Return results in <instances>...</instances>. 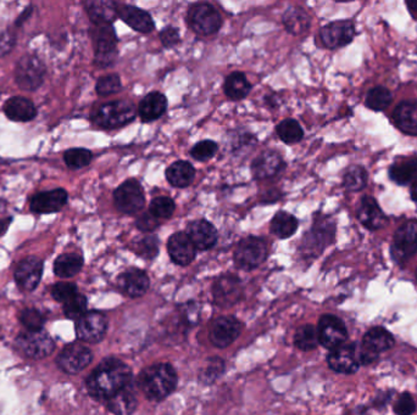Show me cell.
<instances>
[{"label":"cell","mask_w":417,"mask_h":415,"mask_svg":"<svg viewBox=\"0 0 417 415\" xmlns=\"http://www.w3.org/2000/svg\"><path fill=\"white\" fill-rule=\"evenodd\" d=\"M132 371L128 366L116 358H108L90 375L87 380V388L90 396L108 401L120 390L130 385Z\"/></svg>","instance_id":"cell-1"},{"label":"cell","mask_w":417,"mask_h":415,"mask_svg":"<svg viewBox=\"0 0 417 415\" xmlns=\"http://www.w3.org/2000/svg\"><path fill=\"white\" fill-rule=\"evenodd\" d=\"M138 383L145 397L152 401H162L174 392L177 385V373L170 364H154L140 373Z\"/></svg>","instance_id":"cell-2"},{"label":"cell","mask_w":417,"mask_h":415,"mask_svg":"<svg viewBox=\"0 0 417 415\" xmlns=\"http://www.w3.org/2000/svg\"><path fill=\"white\" fill-rule=\"evenodd\" d=\"M137 110L130 100H115L95 107L90 112L93 125L103 130H114L128 125L135 120Z\"/></svg>","instance_id":"cell-3"},{"label":"cell","mask_w":417,"mask_h":415,"mask_svg":"<svg viewBox=\"0 0 417 415\" xmlns=\"http://www.w3.org/2000/svg\"><path fill=\"white\" fill-rule=\"evenodd\" d=\"M336 235V223L332 218L320 216L315 218L314 224L309 232L304 234L301 240V252L306 259H315L328 245L332 244Z\"/></svg>","instance_id":"cell-4"},{"label":"cell","mask_w":417,"mask_h":415,"mask_svg":"<svg viewBox=\"0 0 417 415\" xmlns=\"http://www.w3.org/2000/svg\"><path fill=\"white\" fill-rule=\"evenodd\" d=\"M187 25L198 36L209 37L220 31L222 18L209 3H195L187 11Z\"/></svg>","instance_id":"cell-5"},{"label":"cell","mask_w":417,"mask_h":415,"mask_svg":"<svg viewBox=\"0 0 417 415\" xmlns=\"http://www.w3.org/2000/svg\"><path fill=\"white\" fill-rule=\"evenodd\" d=\"M47 68L41 58L28 54L18 60L15 67V83L20 89L35 92L44 83Z\"/></svg>","instance_id":"cell-6"},{"label":"cell","mask_w":417,"mask_h":415,"mask_svg":"<svg viewBox=\"0 0 417 415\" xmlns=\"http://www.w3.org/2000/svg\"><path fill=\"white\" fill-rule=\"evenodd\" d=\"M92 38L95 43V63L100 68H107L116 63L117 36L112 25L95 26L92 30Z\"/></svg>","instance_id":"cell-7"},{"label":"cell","mask_w":417,"mask_h":415,"mask_svg":"<svg viewBox=\"0 0 417 415\" xmlns=\"http://www.w3.org/2000/svg\"><path fill=\"white\" fill-rule=\"evenodd\" d=\"M269 256L267 242L258 237H247L239 241L234 251L236 266L246 271L255 269L264 264Z\"/></svg>","instance_id":"cell-8"},{"label":"cell","mask_w":417,"mask_h":415,"mask_svg":"<svg viewBox=\"0 0 417 415\" xmlns=\"http://www.w3.org/2000/svg\"><path fill=\"white\" fill-rule=\"evenodd\" d=\"M394 346V337L382 326H375L365 334L359 348V361L361 366L373 364L380 354Z\"/></svg>","instance_id":"cell-9"},{"label":"cell","mask_w":417,"mask_h":415,"mask_svg":"<svg viewBox=\"0 0 417 415\" xmlns=\"http://www.w3.org/2000/svg\"><path fill=\"white\" fill-rule=\"evenodd\" d=\"M114 202L117 210L122 213H139L145 205V195L142 184L135 179L126 180L114 192Z\"/></svg>","instance_id":"cell-10"},{"label":"cell","mask_w":417,"mask_h":415,"mask_svg":"<svg viewBox=\"0 0 417 415\" xmlns=\"http://www.w3.org/2000/svg\"><path fill=\"white\" fill-rule=\"evenodd\" d=\"M417 252V221H409L397 230L392 245V256L403 264Z\"/></svg>","instance_id":"cell-11"},{"label":"cell","mask_w":417,"mask_h":415,"mask_svg":"<svg viewBox=\"0 0 417 415\" xmlns=\"http://www.w3.org/2000/svg\"><path fill=\"white\" fill-rule=\"evenodd\" d=\"M355 37L354 23L349 20L333 21L323 26L320 31V39L328 49H339L353 42Z\"/></svg>","instance_id":"cell-12"},{"label":"cell","mask_w":417,"mask_h":415,"mask_svg":"<svg viewBox=\"0 0 417 415\" xmlns=\"http://www.w3.org/2000/svg\"><path fill=\"white\" fill-rule=\"evenodd\" d=\"M18 347L28 357L44 358L54 351V342L45 331H25L18 337Z\"/></svg>","instance_id":"cell-13"},{"label":"cell","mask_w":417,"mask_h":415,"mask_svg":"<svg viewBox=\"0 0 417 415\" xmlns=\"http://www.w3.org/2000/svg\"><path fill=\"white\" fill-rule=\"evenodd\" d=\"M318 334L320 344L328 349L339 347L348 339L346 324L332 314H326L321 317L318 326Z\"/></svg>","instance_id":"cell-14"},{"label":"cell","mask_w":417,"mask_h":415,"mask_svg":"<svg viewBox=\"0 0 417 415\" xmlns=\"http://www.w3.org/2000/svg\"><path fill=\"white\" fill-rule=\"evenodd\" d=\"M68 201V194L63 187L37 192L30 199V210L33 213H56L63 210Z\"/></svg>","instance_id":"cell-15"},{"label":"cell","mask_w":417,"mask_h":415,"mask_svg":"<svg viewBox=\"0 0 417 415\" xmlns=\"http://www.w3.org/2000/svg\"><path fill=\"white\" fill-rule=\"evenodd\" d=\"M93 359L88 347L81 344H71L64 348L58 357V366L68 374H77L90 366Z\"/></svg>","instance_id":"cell-16"},{"label":"cell","mask_w":417,"mask_h":415,"mask_svg":"<svg viewBox=\"0 0 417 415\" xmlns=\"http://www.w3.org/2000/svg\"><path fill=\"white\" fill-rule=\"evenodd\" d=\"M107 329H108V321L102 313L87 312L77 321V336L85 342H90V344L99 342L103 339Z\"/></svg>","instance_id":"cell-17"},{"label":"cell","mask_w":417,"mask_h":415,"mask_svg":"<svg viewBox=\"0 0 417 415\" xmlns=\"http://www.w3.org/2000/svg\"><path fill=\"white\" fill-rule=\"evenodd\" d=\"M328 366L341 374H354L359 371V348L355 344L342 345L328 354Z\"/></svg>","instance_id":"cell-18"},{"label":"cell","mask_w":417,"mask_h":415,"mask_svg":"<svg viewBox=\"0 0 417 415\" xmlns=\"http://www.w3.org/2000/svg\"><path fill=\"white\" fill-rule=\"evenodd\" d=\"M242 323L234 317H221L216 319L210 331L209 337L216 347H229L238 339V336L242 333Z\"/></svg>","instance_id":"cell-19"},{"label":"cell","mask_w":417,"mask_h":415,"mask_svg":"<svg viewBox=\"0 0 417 415\" xmlns=\"http://www.w3.org/2000/svg\"><path fill=\"white\" fill-rule=\"evenodd\" d=\"M215 304L220 307H231L237 304L243 295L242 284L234 274H226L219 278L212 286Z\"/></svg>","instance_id":"cell-20"},{"label":"cell","mask_w":417,"mask_h":415,"mask_svg":"<svg viewBox=\"0 0 417 415\" xmlns=\"http://www.w3.org/2000/svg\"><path fill=\"white\" fill-rule=\"evenodd\" d=\"M43 274V261L36 256H28L20 261L15 269V280L18 285L26 291L36 289Z\"/></svg>","instance_id":"cell-21"},{"label":"cell","mask_w":417,"mask_h":415,"mask_svg":"<svg viewBox=\"0 0 417 415\" xmlns=\"http://www.w3.org/2000/svg\"><path fill=\"white\" fill-rule=\"evenodd\" d=\"M186 234L193 242L197 251H207L212 249L219 239V233L214 224L205 219H197L188 224Z\"/></svg>","instance_id":"cell-22"},{"label":"cell","mask_w":417,"mask_h":415,"mask_svg":"<svg viewBox=\"0 0 417 415\" xmlns=\"http://www.w3.org/2000/svg\"><path fill=\"white\" fill-rule=\"evenodd\" d=\"M253 177L259 180L272 178L286 168L282 156L274 150H265L251 162Z\"/></svg>","instance_id":"cell-23"},{"label":"cell","mask_w":417,"mask_h":415,"mask_svg":"<svg viewBox=\"0 0 417 415\" xmlns=\"http://www.w3.org/2000/svg\"><path fill=\"white\" fill-rule=\"evenodd\" d=\"M167 251L172 262L179 266H188L193 262L197 249L186 232H176L167 241Z\"/></svg>","instance_id":"cell-24"},{"label":"cell","mask_w":417,"mask_h":415,"mask_svg":"<svg viewBox=\"0 0 417 415\" xmlns=\"http://www.w3.org/2000/svg\"><path fill=\"white\" fill-rule=\"evenodd\" d=\"M117 13L127 26L139 33H150L155 28L152 15L133 5L117 4Z\"/></svg>","instance_id":"cell-25"},{"label":"cell","mask_w":417,"mask_h":415,"mask_svg":"<svg viewBox=\"0 0 417 415\" xmlns=\"http://www.w3.org/2000/svg\"><path fill=\"white\" fill-rule=\"evenodd\" d=\"M117 285L126 296L135 299L143 296L148 291L150 281L147 273L138 268H131L119 277Z\"/></svg>","instance_id":"cell-26"},{"label":"cell","mask_w":417,"mask_h":415,"mask_svg":"<svg viewBox=\"0 0 417 415\" xmlns=\"http://www.w3.org/2000/svg\"><path fill=\"white\" fill-rule=\"evenodd\" d=\"M167 99L165 95L159 92H152L147 94L138 105V115L140 120L148 123L164 116L167 110Z\"/></svg>","instance_id":"cell-27"},{"label":"cell","mask_w":417,"mask_h":415,"mask_svg":"<svg viewBox=\"0 0 417 415\" xmlns=\"http://www.w3.org/2000/svg\"><path fill=\"white\" fill-rule=\"evenodd\" d=\"M358 218L363 227L370 230L381 229L387 222L386 214L383 213L380 205L373 197H363L360 201Z\"/></svg>","instance_id":"cell-28"},{"label":"cell","mask_w":417,"mask_h":415,"mask_svg":"<svg viewBox=\"0 0 417 415\" xmlns=\"http://www.w3.org/2000/svg\"><path fill=\"white\" fill-rule=\"evenodd\" d=\"M85 11L95 26L112 25L119 18L117 3L109 0H92L85 4Z\"/></svg>","instance_id":"cell-29"},{"label":"cell","mask_w":417,"mask_h":415,"mask_svg":"<svg viewBox=\"0 0 417 415\" xmlns=\"http://www.w3.org/2000/svg\"><path fill=\"white\" fill-rule=\"evenodd\" d=\"M5 116L14 122H30L36 118L37 107L31 100L23 97H14L6 100L3 106Z\"/></svg>","instance_id":"cell-30"},{"label":"cell","mask_w":417,"mask_h":415,"mask_svg":"<svg viewBox=\"0 0 417 415\" xmlns=\"http://www.w3.org/2000/svg\"><path fill=\"white\" fill-rule=\"evenodd\" d=\"M395 125L403 133L417 135V101H403L393 112Z\"/></svg>","instance_id":"cell-31"},{"label":"cell","mask_w":417,"mask_h":415,"mask_svg":"<svg viewBox=\"0 0 417 415\" xmlns=\"http://www.w3.org/2000/svg\"><path fill=\"white\" fill-rule=\"evenodd\" d=\"M389 177L399 185H413L417 183V157L395 162L390 167Z\"/></svg>","instance_id":"cell-32"},{"label":"cell","mask_w":417,"mask_h":415,"mask_svg":"<svg viewBox=\"0 0 417 415\" xmlns=\"http://www.w3.org/2000/svg\"><path fill=\"white\" fill-rule=\"evenodd\" d=\"M195 170L187 161H176L167 170V182L175 187H187L193 183Z\"/></svg>","instance_id":"cell-33"},{"label":"cell","mask_w":417,"mask_h":415,"mask_svg":"<svg viewBox=\"0 0 417 415\" xmlns=\"http://www.w3.org/2000/svg\"><path fill=\"white\" fill-rule=\"evenodd\" d=\"M250 82L243 72H232L224 80V94L227 98L234 101L243 100L250 93Z\"/></svg>","instance_id":"cell-34"},{"label":"cell","mask_w":417,"mask_h":415,"mask_svg":"<svg viewBox=\"0 0 417 415\" xmlns=\"http://www.w3.org/2000/svg\"><path fill=\"white\" fill-rule=\"evenodd\" d=\"M108 408L115 415H132L137 408L135 392L126 386L108 399Z\"/></svg>","instance_id":"cell-35"},{"label":"cell","mask_w":417,"mask_h":415,"mask_svg":"<svg viewBox=\"0 0 417 415\" xmlns=\"http://www.w3.org/2000/svg\"><path fill=\"white\" fill-rule=\"evenodd\" d=\"M282 23L284 28L291 35L299 36L301 33L308 31L310 27V18L306 13V10L298 6H291L283 13Z\"/></svg>","instance_id":"cell-36"},{"label":"cell","mask_w":417,"mask_h":415,"mask_svg":"<svg viewBox=\"0 0 417 415\" xmlns=\"http://www.w3.org/2000/svg\"><path fill=\"white\" fill-rule=\"evenodd\" d=\"M299 227V221L289 212L278 211L271 221V232L278 239H288L296 234Z\"/></svg>","instance_id":"cell-37"},{"label":"cell","mask_w":417,"mask_h":415,"mask_svg":"<svg viewBox=\"0 0 417 415\" xmlns=\"http://www.w3.org/2000/svg\"><path fill=\"white\" fill-rule=\"evenodd\" d=\"M83 257L80 254H63L55 259L54 273L59 278H72L81 272Z\"/></svg>","instance_id":"cell-38"},{"label":"cell","mask_w":417,"mask_h":415,"mask_svg":"<svg viewBox=\"0 0 417 415\" xmlns=\"http://www.w3.org/2000/svg\"><path fill=\"white\" fill-rule=\"evenodd\" d=\"M276 132L279 139L286 144L299 143L301 139L304 138V130L299 125V122H296L293 118H287V120H283L281 123H278Z\"/></svg>","instance_id":"cell-39"},{"label":"cell","mask_w":417,"mask_h":415,"mask_svg":"<svg viewBox=\"0 0 417 415\" xmlns=\"http://www.w3.org/2000/svg\"><path fill=\"white\" fill-rule=\"evenodd\" d=\"M93 159V154L88 149L73 147L64 152V162L70 170H81L90 165Z\"/></svg>","instance_id":"cell-40"},{"label":"cell","mask_w":417,"mask_h":415,"mask_svg":"<svg viewBox=\"0 0 417 415\" xmlns=\"http://www.w3.org/2000/svg\"><path fill=\"white\" fill-rule=\"evenodd\" d=\"M294 344L301 351H313L318 347L319 334L314 326H304L296 330Z\"/></svg>","instance_id":"cell-41"},{"label":"cell","mask_w":417,"mask_h":415,"mask_svg":"<svg viewBox=\"0 0 417 415\" xmlns=\"http://www.w3.org/2000/svg\"><path fill=\"white\" fill-rule=\"evenodd\" d=\"M368 184V172L361 166H353L343 177V185L348 192H360Z\"/></svg>","instance_id":"cell-42"},{"label":"cell","mask_w":417,"mask_h":415,"mask_svg":"<svg viewBox=\"0 0 417 415\" xmlns=\"http://www.w3.org/2000/svg\"><path fill=\"white\" fill-rule=\"evenodd\" d=\"M365 103L373 111H383L392 104V94L385 87H376L368 92Z\"/></svg>","instance_id":"cell-43"},{"label":"cell","mask_w":417,"mask_h":415,"mask_svg":"<svg viewBox=\"0 0 417 415\" xmlns=\"http://www.w3.org/2000/svg\"><path fill=\"white\" fill-rule=\"evenodd\" d=\"M175 210V201L167 197H155L149 205V212L153 214L154 217H157V219L170 218Z\"/></svg>","instance_id":"cell-44"},{"label":"cell","mask_w":417,"mask_h":415,"mask_svg":"<svg viewBox=\"0 0 417 415\" xmlns=\"http://www.w3.org/2000/svg\"><path fill=\"white\" fill-rule=\"evenodd\" d=\"M121 88V78L116 73L100 77L98 82H97V85H95V92H97L99 97L114 95V94L119 93Z\"/></svg>","instance_id":"cell-45"},{"label":"cell","mask_w":417,"mask_h":415,"mask_svg":"<svg viewBox=\"0 0 417 415\" xmlns=\"http://www.w3.org/2000/svg\"><path fill=\"white\" fill-rule=\"evenodd\" d=\"M135 254L145 259H153L159 254V239L155 235H148L135 244Z\"/></svg>","instance_id":"cell-46"},{"label":"cell","mask_w":417,"mask_h":415,"mask_svg":"<svg viewBox=\"0 0 417 415\" xmlns=\"http://www.w3.org/2000/svg\"><path fill=\"white\" fill-rule=\"evenodd\" d=\"M217 150H219V145L215 142L202 140L191 149V156L193 157L194 160L205 162L215 156Z\"/></svg>","instance_id":"cell-47"},{"label":"cell","mask_w":417,"mask_h":415,"mask_svg":"<svg viewBox=\"0 0 417 415\" xmlns=\"http://www.w3.org/2000/svg\"><path fill=\"white\" fill-rule=\"evenodd\" d=\"M85 309H87V299L81 294H77L75 297L68 299V302L64 304V312L66 317L70 319H80L82 316H85Z\"/></svg>","instance_id":"cell-48"},{"label":"cell","mask_w":417,"mask_h":415,"mask_svg":"<svg viewBox=\"0 0 417 415\" xmlns=\"http://www.w3.org/2000/svg\"><path fill=\"white\" fill-rule=\"evenodd\" d=\"M224 369V361H221L220 358H211L200 373V380L204 384H211L217 378H220Z\"/></svg>","instance_id":"cell-49"},{"label":"cell","mask_w":417,"mask_h":415,"mask_svg":"<svg viewBox=\"0 0 417 415\" xmlns=\"http://www.w3.org/2000/svg\"><path fill=\"white\" fill-rule=\"evenodd\" d=\"M78 294L77 286L73 283H58L53 286L52 295L59 302H68V299L75 297Z\"/></svg>","instance_id":"cell-50"},{"label":"cell","mask_w":417,"mask_h":415,"mask_svg":"<svg viewBox=\"0 0 417 415\" xmlns=\"http://www.w3.org/2000/svg\"><path fill=\"white\" fill-rule=\"evenodd\" d=\"M21 321L23 326L28 328V330H42V326L44 324V318L36 309H26L21 314Z\"/></svg>","instance_id":"cell-51"},{"label":"cell","mask_w":417,"mask_h":415,"mask_svg":"<svg viewBox=\"0 0 417 415\" xmlns=\"http://www.w3.org/2000/svg\"><path fill=\"white\" fill-rule=\"evenodd\" d=\"M416 411V404L413 396L408 392L400 395L394 404V411L398 415H411Z\"/></svg>","instance_id":"cell-52"},{"label":"cell","mask_w":417,"mask_h":415,"mask_svg":"<svg viewBox=\"0 0 417 415\" xmlns=\"http://www.w3.org/2000/svg\"><path fill=\"white\" fill-rule=\"evenodd\" d=\"M160 42L165 48H174L181 43L180 31L174 26H167L160 32Z\"/></svg>","instance_id":"cell-53"},{"label":"cell","mask_w":417,"mask_h":415,"mask_svg":"<svg viewBox=\"0 0 417 415\" xmlns=\"http://www.w3.org/2000/svg\"><path fill=\"white\" fill-rule=\"evenodd\" d=\"M135 225L140 232L152 233L160 227V221L157 217H154L153 214L148 211V212L139 216L137 221H135Z\"/></svg>","instance_id":"cell-54"},{"label":"cell","mask_w":417,"mask_h":415,"mask_svg":"<svg viewBox=\"0 0 417 415\" xmlns=\"http://www.w3.org/2000/svg\"><path fill=\"white\" fill-rule=\"evenodd\" d=\"M16 44V36L11 30H5L0 33V58L9 54Z\"/></svg>","instance_id":"cell-55"},{"label":"cell","mask_w":417,"mask_h":415,"mask_svg":"<svg viewBox=\"0 0 417 415\" xmlns=\"http://www.w3.org/2000/svg\"><path fill=\"white\" fill-rule=\"evenodd\" d=\"M13 222L11 217H5V218H0V237H4L5 233L9 229L10 223Z\"/></svg>","instance_id":"cell-56"},{"label":"cell","mask_w":417,"mask_h":415,"mask_svg":"<svg viewBox=\"0 0 417 415\" xmlns=\"http://www.w3.org/2000/svg\"><path fill=\"white\" fill-rule=\"evenodd\" d=\"M31 13L32 8L31 6H30V8H28V9L25 10V11H23V13H21V16H20V18H18V21H16V26H20V25H23V23H25V21H26V18H28V16H30Z\"/></svg>","instance_id":"cell-57"},{"label":"cell","mask_w":417,"mask_h":415,"mask_svg":"<svg viewBox=\"0 0 417 415\" xmlns=\"http://www.w3.org/2000/svg\"><path fill=\"white\" fill-rule=\"evenodd\" d=\"M406 6L413 18H417V1H408Z\"/></svg>","instance_id":"cell-58"},{"label":"cell","mask_w":417,"mask_h":415,"mask_svg":"<svg viewBox=\"0 0 417 415\" xmlns=\"http://www.w3.org/2000/svg\"><path fill=\"white\" fill-rule=\"evenodd\" d=\"M411 197L415 202H417V183L411 185Z\"/></svg>","instance_id":"cell-59"},{"label":"cell","mask_w":417,"mask_h":415,"mask_svg":"<svg viewBox=\"0 0 417 415\" xmlns=\"http://www.w3.org/2000/svg\"><path fill=\"white\" fill-rule=\"evenodd\" d=\"M416 277H417V269H416Z\"/></svg>","instance_id":"cell-60"}]
</instances>
